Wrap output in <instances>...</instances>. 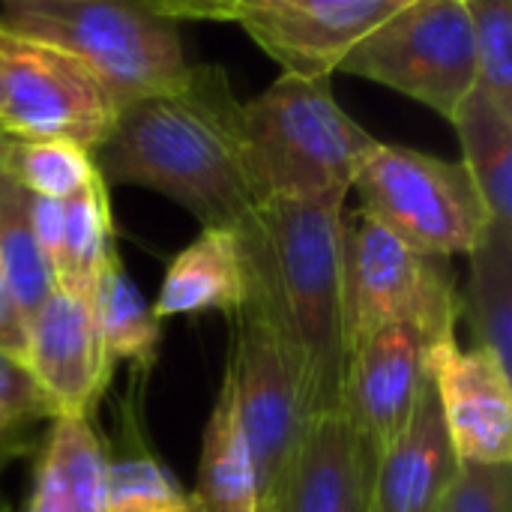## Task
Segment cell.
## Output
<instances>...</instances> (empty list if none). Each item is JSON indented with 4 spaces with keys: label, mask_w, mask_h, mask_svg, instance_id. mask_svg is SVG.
<instances>
[{
    "label": "cell",
    "mask_w": 512,
    "mask_h": 512,
    "mask_svg": "<svg viewBox=\"0 0 512 512\" xmlns=\"http://www.w3.org/2000/svg\"><path fill=\"white\" fill-rule=\"evenodd\" d=\"M345 201L264 198L234 228L246 270V306L288 354L309 417L339 411L345 339Z\"/></svg>",
    "instance_id": "obj_1"
},
{
    "label": "cell",
    "mask_w": 512,
    "mask_h": 512,
    "mask_svg": "<svg viewBox=\"0 0 512 512\" xmlns=\"http://www.w3.org/2000/svg\"><path fill=\"white\" fill-rule=\"evenodd\" d=\"M108 186H141L192 213L201 228H240L264 201L225 69L192 66L183 87L120 108L93 153Z\"/></svg>",
    "instance_id": "obj_2"
},
{
    "label": "cell",
    "mask_w": 512,
    "mask_h": 512,
    "mask_svg": "<svg viewBox=\"0 0 512 512\" xmlns=\"http://www.w3.org/2000/svg\"><path fill=\"white\" fill-rule=\"evenodd\" d=\"M0 21L84 63L117 111L192 75L180 21L153 0H0Z\"/></svg>",
    "instance_id": "obj_3"
},
{
    "label": "cell",
    "mask_w": 512,
    "mask_h": 512,
    "mask_svg": "<svg viewBox=\"0 0 512 512\" xmlns=\"http://www.w3.org/2000/svg\"><path fill=\"white\" fill-rule=\"evenodd\" d=\"M240 117L264 198L348 195L378 144L336 102L330 78L282 72L264 93L240 102Z\"/></svg>",
    "instance_id": "obj_4"
},
{
    "label": "cell",
    "mask_w": 512,
    "mask_h": 512,
    "mask_svg": "<svg viewBox=\"0 0 512 512\" xmlns=\"http://www.w3.org/2000/svg\"><path fill=\"white\" fill-rule=\"evenodd\" d=\"M345 339L351 348L387 324H411L429 342L459 327L450 258L429 255L366 213L345 216Z\"/></svg>",
    "instance_id": "obj_5"
},
{
    "label": "cell",
    "mask_w": 512,
    "mask_h": 512,
    "mask_svg": "<svg viewBox=\"0 0 512 512\" xmlns=\"http://www.w3.org/2000/svg\"><path fill=\"white\" fill-rule=\"evenodd\" d=\"M351 192L360 198V213L429 255H468L489 225L462 162L402 144L378 141Z\"/></svg>",
    "instance_id": "obj_6"
},
{
    "label": "cell",
    "mask_w": 512,
    "mask_h": 512,
    "mask_svg": "<svg viewBox=\"0 0 512 512\" xmlns=\"http://www.w3.org/2000/svg\"><path fill=\"white\" fill-rule=\"evenodd\" d=\"M384 84L447 123L477 87V57L465 0H408L339 66Z\"/></svg>",
    "instance_id": "obj_7"
},
{
    "label": "cell",
    "mask_w": 512,
    "mask_h": 512,
    "mask_svg": "<svg viewBox=\"0 0 512 512\" xmlns=\"http://www.w3.org/2000/svg\"><path fill=\"white\" fill-rule=\"evenodd\" d=\"M117 114L114 99L84 63L0 21V132L60 138L96 153Z\"/></svg>",
    "instance_id": "obj_8"
},
{
    "label": "cell",
    "mask_w": 512,
    "mask_h": 512,
    "mask_svg": "<svg viewBox=\"0 0 512 512\" xmlns=\"http://www.w3.org/2000/svg\"><path fill=\"white\" fill-rule=\"evenodd\" d=\"M225 375L234 387L240 423L252 447L261 504H270L312 417L288 354L270 327L249 309L234 315Z\"/></svg>",
    "instance_id": "obj_9"
},
{
    "label": "cell",
    "mask_w": 512,
    "mask_h": 512,
    "mask_svg": "<svg viewBox=\"0 0 512 512\" xmlns=\"http://www.w3.org/2000/svg\"><path fill=\"white\" fill-rule=\"evenodd\" d=\"M408 0H234L231 21L288 75L330 78Z\"/></svg>",
    "instance_id": "obj_10"
},
{
    "label": "cell",
    "mask_w": 512,
    "mask_h": 512,
    "mask_svg": "<svg viewBox=\"0 0 512 512\" xmlns=\"http://www.w3.org/2000/svg\"><path fill=\"white\" fill-rule=\"evenodd\" d=\"M429 339L411 324H387L360 339L345 366L339 411L375 459L405 429L426 381Z\"/></svg>",
    "instance_id": "obj_11"
},
{
    "label": "cell",
    "mask_w": 512,
    "mask_h": 512,
    "mask_svg": "<svg viewBox=\"0 0 512 512\" xmlns=\"http://www.w3.org/2000/svg\"><path fill=\"white\" fill-rule=\"evenodd\" d=\"M429 378L459 462H512V375L480 348H462L456 330L429 345Z\"/></svg>",
    "instance_id": "obj_12"
},
{
    "label": "cell",
    "mask_w": 512,
    "mask_h": 512,
    "mask_svg": "<svg viewBox=\"0 0 512 512\" xmlns=\"http://www.w3.org/2000/svg\"><path fill=\"white\" fill-rule=\"evenodd\" d=\"M27 369L54 420H90L114 369L105 360L93 306L54 288L27 324Z\"/></svg>",
    "instance_id": "obj_13"
},
{
    "label": "cell",
    "mask_w": 512,
    "mask_h": 512,
    "mask_svg": "<svg viewBox=\"0 0 512 512\" xmlns=\"http://www.w3.org/2000/svg\"><path fill=\"white\" fill-rule=\"evenodd\" d=\"M375 453L342 411L318 414L276 486V512H369Z\"/></svg>",
    "instance_id": "obj_14"
},
{
    "label": "cell",
    "mask_w": 512,
    "mask_h": 512,
    "mask_svg": "<svg viewBox=\"0 0 512 512\" xmlns=\"http://www.w3.org/2000/svg\"><path fill=\"white\" fill-rule=\"evenodd\" d=\"M456 471L459 456L429 378L405 429L375 459L369 512H438Z\"/></svg>",
    "instance_id": "obj_15"
},
{
    "label": "cell",
    "mask_w": 512,
    "mask_h": 512,
    "mask_svg": "<svg viewBox=\"0 0 512 512\" xmlns=\"http://www.w3.org/2000/svg\"><path fill=\"white\" fill-rule=\"evenodd\" d=\"M246 306V270L234 228H201V234L180 249L162 279L153 315L159 321L225 312L237 315Z\"/></svg>",
    "instance_id": "obj_16"
},
{
    "label": "cell",
    "mask_w": 512,
    "mask_h": 512,
    "mask_svg": "<svg viewBox=\"0 0 512 512\" xmlns=\"http://www.w3.org/2000/svg\"><path fill=\"white\" fill-rule=\"evenodd\" d=\"M459 321L468 324L474 348L512 375V225L489 222L468 252Z\"/></svg>",
    "instance_id": "obj_17"
},
{
    "label": "cell",
    "mask_w": 512,
    "mask_h": 512,
    "mask_svg": "<svg viewBox=\"0 0 512 512\" xmlns=\"http://www.w3.org/2000/svg\"><path fill=\"white\" fill-rule=\"evenodd\" d=\"M192 501L198 512L261 510L258 471H255L252 447L246 441L240 411H237V396H234L228 375L222 378L216 405L204 426L198 489Z\"/></svg>",
    "instance_id": "obj_18"
},
{
    "label": "cell",
    "mask_w": 512,
    "mask_h": 512,
    "mask_svg": "<svg viewBox=\"0 0 512 512\" xmlns=\"http://www.w3.org/2000/svg\"><path fill=\"white\" fill-rule=\"evenodd\" d=\"M468 171L489 222L512 225V114L489 102L477 87L453 117Z\"/></svg>",
    "instance_id": "obj_19"
},
{
    "label": "cell",
    "mask_w": 512,
    "mask_h": 512,
    "mask_svg": "<svg viewBox=\"0 0 512 512\" xmlns=\"http://www.w3.org/2000/svg\"><path fill=\"white\" fill-rule=\"evenodd\" d=\"M90 306H93L105 360L111 366L129 360L138 369H150L156 363L159 342H162V321L153 315V309L144 303V294L129 279L117 243L102 258Z\"/></svg>",
    "instance_id": "obj_20"
},
{
    "label": "cell",
    "mask_w": 512,
    "mask_h": 512,
    "mask_svg": "<svg viewBox=\"0 0 512 512\" xmlns=\"http://www.w3.org/2000/svg\"><path fill=\"white\" fill-rule=\"evenodd\" d=\"M3 141V135H0ZM0 276L21 306L27 324L57 288L30 225V192L9 171L0 147Z\"/></svg>",
    "instance_id": "obj_21"
},
{
    "label": "cell",
    "mask_w": 512,
    "mask_h": 512,
    "mask_svg": "<svg viewBox=\"0 0 512 512\" xmlns=\"http://www.w3.org/2000/svg\"><path fill=\"white\" fill-rule=\"evenodd\" d=\"M63 210H66V222H63V246H60L54 282L66 294L93 303V288L102 258L114 246L111 201L102 174H96L81 192L66 198Z\"/></svg>",
    "instance_id": "obj_22"
},
{
    "label": "cell",
    "mask_w": 512,
    "mask_h": 512,
    "mask_svg": "<svg viewBox=\"0 0 512 512\" xmlns=\"http://www.w3.org/2000/svg\"><path fill=\"white\" fill-rule=\"evenodd\" d=\"M3 159L30 195L66 201L99 171L93 153L60 138H15L0 132Z\"/></svg>",
    "instance_id": "obj_23"
},
{
    "label": "cell",
    "mask_w": 512,
    "mask_h": 512,
    "mask_svg": "<svg viewBox=\"0 0 512 512\" xmlns=\"http://www.w3.org/2000/svg\"><path fill=\"white\" fill-rule=\"evenodd\" d=\"M105 512H198L171 471L147 450L108 459Z\"/></svg>",
    "instance_id": "obj_24"
},
{
    "label": "cell",
    "mask_w": 512,
    "mask_h": 512,
    "mask_svg": "<svg viewBox=\"0 0 512 512\" xmlns=\"http://www.w3.org/2000/svg\"><path fill=\"white\" fill-rule=\"evenodd\" d=\"M45 450L57 459L72 512H105L108 456L90 420L57 417Z\"/></svg>",
    "instance_id": "obj_25"
},
{
    "label": "cell",
    "mask_w": 512,
    "mask_h": 512,
    "mask_svg": "<svg viewBox=\"0 0 512 512\" xmlns=\"http://www.w3.org/2000/svg\"><path fill=\"white\" fill-rule=\"evenodd\" d=\"M471 15L477 90L512 114V0H465Z\"/></svg>",
    "instance_id": "obj_26"
},
{
    "label": "cell",
    "mask_w": 512,
    "mask_h": 512,
    "mask_svg": "<svg viewBox=\"0 0 512 512\" xmlns=\"http://www.w3.org/2000/svg\"><path fill=\"white\" fill-rule=\"evenodd\" d=\"M42 417H54L27 363L0 354V456Z\"/></svg>",
    "instance_id": "obj_27"
},
{
    "label": "cell",
    "mask_w": 512,
    "mask_h": 512,
    "mask_svg": "<svg viewBox=\"0 0 512 512\" xmlns=\"http://www.w3.org/2000/svg\"><path fill=\"white\" fill-rule=\"evenodd\" d=\"M438 512H512V468L459 462Z\"/></svg>",
    "instance_id": "obj_28"
},
{
    "label": "cell",
    "mask_w": 512,
    "mask_h": 512,
    "mask_svg": "<svg viewBox=\"0 0 512 512\" xmlns=\"http://www.w3.org/2000/svg\"><path fill=\"white\" fill-rule=\"evenodd\" d=\"M63 222H66L63 201H57V198H42V195H30V225H33V237H36L39 252L45 255L51 273L57 270V261H60Z\"/></svg>",
    "instance_id": "obj_29"
},
{
    "label": "cell",
    "mask_w": 512,
    "mask_h": 512,
    "mask_svg": "<svg viewBox=\"0 0 512 512\" xmlns=\"http://www.w3.org/2000/svg\"><path fill=\"white\" fill-rule=\"evenodd\" d=\"M0 354L27 363V318L0 276Z\"/></svg>",
    "instance_id": "obj_30"
},
{
    "label": "cell",
    "mask_w": 512,
    "mask_h": 512,
    "mask_svg": "<svg viewBox=\"0 0 512 512\" xmlns=\"http://www.w3.org/2000/svg\"><path fill=\"white\" fill-rule=\"evenodd\" d=\"M174 21H231L234 0H153Z\"/></svg>",
    "instance_id": "obj_31"
},
{
    "label": "cell",
    "mask_w": 512,
    "mask_h": 512,
    "mask_svg": "<svg viewBox=\"0 0 512 512\" xmlns=\"http://www.w3.org/2000/svg\"><path fill=\"white\" fill-rule=\"evenodd\" d=\"M258 512H276V510H273V504H261V510Z\"/></svg>",
    "instance_id": "obj_32"
}]
</instances>
